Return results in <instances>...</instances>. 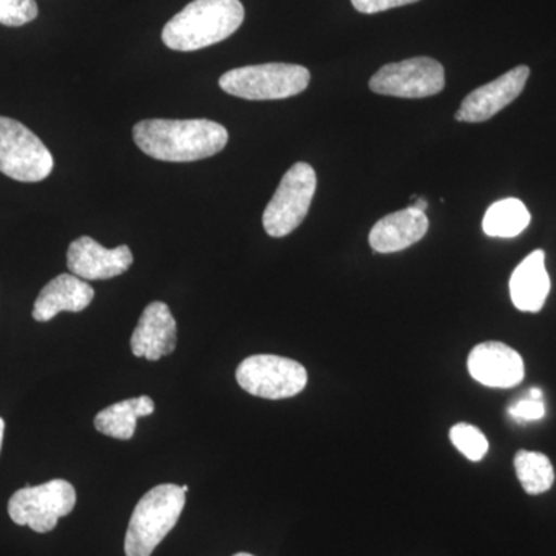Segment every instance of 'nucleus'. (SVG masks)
I'll return each mask as SVG.
<instances>
[{"label": "nucleus", "instance_id": "3", "mask_svg": "<svg viewBox=\"0 0 556 556\" xmlns=\"http://www.w3.org/2000/svg\"><path fill=\"white\" fill-rule=\"evenodd\" d=\"M186 506L182 485L161 484L139 500L131 514L124 551L126 556H150L177 526Z\"/></svg>", "mask_w": 556, "mask_h": 556}, {"label": "nucleus", "instance_id": "19", "mask_svg": "<svg viewBox=\"0 0 556 556\" xmlns=\"http://www.w3.org/2000/svg\"><path fill=\"white\" fill-rule=\"evenodd\" d=\"M514 464L519 482L529 495H541V493L548 492L554 485V466L543 453L519 450L515 455Z\"/></svg>", "mask_w": 556, "mask_h": 556}, {"label": "nucleus", "instance_id": "10", "mask_svg": "<svg viewBox=\"0 0 556 556\" xmlns=\"http://www.w3.org/2000/svg\"><path fill=\"white\" fill-rule=\"evenodd\" d=\"M530 68L518 65L500 78L471 91L455 115L460 123H484L511 104L525 90Z\"/></svg>", "mask_w": 556, "mask_h": 556}, {"label": "nucleus", "instance_id": "14", "mask_svg": "<svg viewBox=\"0 0 556 556\" xmlns=\"http://www.w3.org/2000/svg\"><path fill=\"white\" fill-rule=\"evenodd\" d=\"M94 299V289L83 278L73 274H61L39 292L33 308L36 321H50L60 313H80L89 308Z\"/></svg>", "mask_w": 556, "mask_h": 556}, {"label": "nucleus", "instance_id": "24", "mask_svg": "<svg viewBox=\"0 0 556 556\" xmlns=\"http://www.w3.org/2000/svg\"><path fill=\"white\" fill-rule=\"evenodd\" d=\"M415 197H413V200H415V204H413L412 207L416 208V211L419 212H426L428 208V201L426 199H422V197H420V199H415Z\"/></svg>", "mask_w": 556, "mask_h": 556}, {"label": "nucleus", "instance_id": "12", "mask_svg": "<svg viewBox=\"0 0 556 556\" xmlns=\"http://www.w3.org/2000/svg\"><path fill=\"white\" fill-rule=\"evenodd\" d=\"M468 372L482 386L514 388L525 379V361L514 348L501 342L479 343L468 354Z\"/></svg>", "mask_w": 556, "mask_h": 556}, {"label": "nucleus", "instance_id": "15", "mask_svg": "<svg viewBox=\"0 0 556 556\" xmlns=\"http://www.w3.org/2000/svg\"><path fill=\"white\" fill-rule=\"evenodd\" d=\"M428 225L426 212L409 206L379 219L369 232V244L380 254L401 252L422 240Z\"/></svg>", "mask_w": 556, "mask_h": 556}, {"label": "nucleus", "instance_id": "4", "mask_svg": "<svg viewBox=\"0 0 556 556\" xmlns=\"http://www.w3.org/2000/svg\"><path fill=\"white\" fill-rule=\"evenodd\" d=\"M311 73L302 65H248L229 70L219 78V87L232 97L248 101L287 100L308 89Z\"/></svg>", "mask_w": 556, "mask_h": 556}, {"label": "nucleus", "instance_id": "13", "mask_svg": "<svg viewBox=\"0 0 556 556\" xmlns=\"http://www.w3.org/2000/svg\"><path fill=\"white\" fill-rule=\"evenodd\" d=\"M130 348L135 356L152 362L174 353L177 348V321L166 303L152 302L146 306L131 334Z\"/></svg>", "mask_w": 556, "mask_h": 556}, {"label": "nucleus", "instance_id": "6", "mask_svg": "<svg viewBox=\"0 0 556 556\" xmlns=\"http://www.w3.org/2000/svg\"><path fill=\"white\" fill-rule=\"evenodd\" d=\"M76 506V490L65 479H53L42 485L24 486L9 501V515L14 525L28 526L33 532L49 533L61 518Z\"/></svg>", "mask_w": 556, "mask_h": 556}, {"label": "nucleus", "instance_id": "8", "mask_svg": "<svg viewBox=\"0 0 556 556\" xmlns=\"http://www.w3.org/2000/svg\"><path fill=\"white\" fill-rule=\"evenodd\" d=\"M236 378L252 396L280 401L298 396L305 390L308 371L292 358L257 354L241 362Z\"/></svg>", "mask_w": 556, "mask_h": 556}, {"label": "nucleus", "instance_id": "18", "mask_svg": "<svg viewBox=\"0 0 556 556\" xmlns=\"http://www.w3.org/2000/svg\"><path fill=\"white\" fill-rule=\"evenodd\" d=\"M530 212L521 200L506 199L497 201L486 208L482 229L489 237L514 239L529 226Z\"/></svg>", "mask_w": 556, "mask_h": 556}, {"label": "nucleus", "instance_id": "23", "mask_svg": "<svg viewBox=\"0 0 556 556\" xmlns=\"http://www.w3.org/2000/svg\"><path fill=\"white\" fill-rule=\"evenodd\" d=\"M415 2H419V0H351L354 9L364 14H376Z\"/></svg>", "mask_w": 556, "mask_h": 556}, {"label": "nucleus", "instance_id": "21", "mask_svg": "<svg viewBox=\"0 0 556 556\" xmlns=\"http://www.w3.org/2000/svg\"><path fill=\"white\" fill-rule=\"evenodd\" d=\"M35 0H0V24L7 27H22L38 17Z\"/></svg>", "mask_w": 556, "mask_h": 556}, {"label": "nucleus", "instance_id": "11", "mask_svg": "<svg viewBox=\"0 0 556 556\" xmlns=\"http://www.w3.org/2000/svg\"><path fill=\"white\" fill-rule=\"evenodd\" d=\"M134 263L130 248L123 244L115 249L101 247L91 237H79L68 247L67 266L73 276L83 280H109L123 276Z\"/></svg>", "mask_w": 556, "mask_h": 556}, {"label": "nucleus", "instance_id": "5", "mask_svg": "<svg viewBox=\"0 0 556 556\" xmlns=\"http://www.w3.org/2000/svg\"><path fill=\"white\" fill-rule=\"evenodd\" d=\"M317 189L316 172L308 163H298L281 178L263 214V228L274 239H281L302 225L308 215Z\"/></svg>", "mask_w": 556, "mask_h": 556}, {"label": "nucleus", "instance_id": "7", "mask_svg": "<svg viewBox=\"0 0 556 556\" xmlns=\"http://www.w3.org/2000/svg\"><path fill=\"white\" fill-rule=\"evenodd\" d=\"M54 161L38 135L20 121L0 116V172L21 182L50 177Z\"/></svg>", "mask_w": 556, "mask_h": 556}, {"label": "nucleus", "instance_id": "20", "mask_svg": "<svg viewBox=\"0 0 556 556\" xmlns=\"http://www.w3.org/2000/svg\"><path fill=\"white\" fill-rule=\"evenodd\" d=\"M450 441L467 459L478 463L489 452V441L478 427L460 422L450 430Z\"/></svg>", "mask_w": 556, "mask_h": 556}, {"label": "nucleus", "instance_id": "9", "mask_svg": "<svg viewBox=\"0 0 556 556\" xmlns=\"http://www.w3.org/2000/svg\"><path fill=\"white\" fill-rule=\"evenodd\" d=\"M444 87V67L441 62L427 56L383 65L369 79V89L375 93L408 100L433 97Z\"/></svg>", "mask_w": 556, "mask_h": 556}, {"label": "nucleus", "instance_id": "27", "mask_svg": "<svg viewBox=\"0 0 556 556\" xmlns=\"http://www.w3.org/2000/svg\"><path fill=\"white\" fill-rule=\"evenodd\" d=\"M233 556H254V555H251V554H244V552H241V554H236Z\"/></svg>", "mask_w": 556, "mask_h": 556}, {"label": "nucleus", "instance_id": "2", "mask_svg": "<svg viewBox=\"0 0 556 556\" xmlns=\"http://www.w3.org/2000/svg\"><path fill=\"white\" fill-rule=\"evenodd\" d=\"M244 21L240 0H193L163 28V42L175 51L215 46L239 30Z\"/></svg>", "mask_w": 556, "mask_h": 556}, {"label": "nucleus", "instance_id": "25", "mask_svg": "<svg viewBox=\"0 0 556 556\" xmlns=\"http://www.w3.org/2000/svg\"><path fill=\"white\" fill-rule=\"evenodd\" d=\"M529 396L543 401V391H541L540 388H532V390L529 391Z\"/></svg>", "mask_w": 556, "mask_h": 556}, {"label": "nucleus", "instance_id": "1", "mask_svg": "<svg viewBox=\"0 0 556 556\" xmlns=\"http://www.w3.org/2000/svg\"><path fill=\"white\" fill-rule=\"evenodd\" d=\"M134 141L150 159L192 163L226 148V127L208 119H144L134 127Z\"/></svg>", "mask_w": 556, "mask_h": 556}, {"label": "nucleus", "instance_id": "16", "mask_svg": "<svg viewBox=\"0 0 556 556\" xmlns=\"http://www.w3.org/2000/svg\"><path fill=\"white\" fill-rule=\"evenodd\" d=\"M551 292L546 254L541 249L527 255L510 277V298L522 313H540Z\"/></svg>", "mask_w": 556, "mask_h": 556}, {"label": "nucleus", "instance_id": "26", "mask_svg": "<svg viewBox=\"0 0 556 556\" xmlns=\"http://www.w3.org/2000/svg\"><path fill=\"white\" fill-rule=\"evenodd\" d=\"M3 433H5V422L0 417V452H2Z\"/></svg>", "mask_w": 556, "mask_h": 556}, {"label": "nucleus", "instance_id": "22", "mask_svg": "<svg viewBox=\"0 0 556 556\" xmlns=\"http://www.w3.org/2000/svg\"><path fill=\"white\" fill-rule=\"evenodd\" d=\"M508 413H510V416L515 417V419L527 420V422H529V420L543 419V417L546 416V405H544V402L540 401V399H533L527 394V397L511 405V407L508 408Z\"/></svg>", "mask_w": 556, "mask_h": 556}, {"label": "nucleus", "instance_id": "17", "mask_svg": "<svg viewBox=\"0 0 556 556\" xmlns=\"http://www.w3.org/2000/svg\"><path fill=\"white\" fill-rule=\"evenodd\" d=\"M155 402L149 396L127 399L110 405L94 417V428L100 433L121 441H129L137 430L139 417L153 415Z\"/></svg>", "mask_w": 556, "mask_h": 556}]
</instances>
